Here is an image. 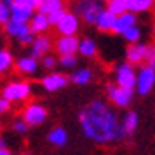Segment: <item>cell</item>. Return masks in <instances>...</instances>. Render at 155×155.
I'll return each mask as SVG.
<instances>
[{
	"instance_id": "6da1fadb",
	"label": "cell",
	"mask_w": 155,
	"mask_h": 155,
	"mask_svg": "<svg viewBox=\"0 0 155 155\" xmlns=\"http://www.w3.org/2000/svg\"><path fill=\"white\" fill-rule=\"evenodd\" d=\"M78 126L85 138L96 145H113L126 140V133L115 108L101 99L87 103L78 112Z\"/></svg>"
},
{
	"instance_id": "7a4b0ae2",
	"label": "cell",
	"mask_w": 155,
	"mask_h": 155,
	"mask_svg": "<svg viewBox=\"0 0 155 155\" xmlns=\"http://www.w3.org/2000/svg\"><path fill=\"white\" fill-rule=\"evenodd\" d=\"M33 94V85L31 82L25 80V78H19V80H11L7 84L0 89V96L9 101L11 105L12 103H25L28 101Z\"/></svg>"
},
{
	"instance_id": "3957f363",
	"label": "cell",
	"mask_w": 155,
	"mask_h": 155,
	"mask_svg": "<svg viewBox=\"0 0 155 155\" xmlns=\"http://www.w3.org/2000/svg\"><path fill=\"white\" fill-rule=\"evenodd\" d=\"M49 117V112H47V108L42 105V103H26V105L23 106L21 110V117L19 119L26 124L28 127H35V126H42L44 122L47 120Z\"/></svg>"
},
{
	"instance_id": "277c9868",
	"label": "cell",
	"mask_w": 155,
	"mask_h": 155,
	"mask_svg": "<svg viewBox=\"0 0 155 155\" xmlns=\"http://www.w3.org/2000/svg\"><path fill=\"white\" fill-rule=\"evenodd\" d=\"M101 9L103 5L98 4V2H85V0H77L75 4H73V14L77 16L78 19H82L85 25H89V26H94V23H96V18L98 14L101 12Z\"/></svg>"
},
{
	"instance_id": "5b68a950",
	"label": "cell",
	"mask_w": 155,
	"mask_h": 155,
	"mask_svg": "<svg viewBox=\"0 0 155 155\" xmlns=\"http://www.w3.org/2000/svg\"><path fill=\"white\" fill-rule=\"evenodd\" d=\"M153 85H155V66L143 64L140 70L136 71L134 92H138L140 96H148L153 91Z\"/></svg>"
},
{
	"instance_id": "8992f818",
	"label": "cell",
	"mask_w": 155,
	"mask_h": 155,
	"mask_svg": "<svg viewBox=\"0 0 155 155\" xmlns=\"http://www.w3.org/2000/svg\"><path fill=\"white\" fill-rule=\"evenodd\" d=\"M134 89H126V87H119L113 82L106 84V96L110 99L115 108H127V106L133 103L134 99Z\"/></svg>"
},
{
	"instance_id": "52a82bcc",
	"label": "cell",
	"mask_w": 155,
	"mask_h": 155,
	"mask_svg": "<svg viewBox=\"0 0 155 155\" xmlns=\"http://www.w3.org/2000/svg\"><path fill=\"white\" fill-rule=\"evenodd\" d=\"M113 75H115V82H113L115 85L126 87V89H134V85H136V66L122 61L115 66Z\"/></svg>"
},
{
	"instance_id": "ba28073f",
	"label": "cell",
	"mask_w": 155,
	"mask_h": 155,
	"mask_svg": "<svg viewBox=\"0 0 155 155\" xmlns=\"http://www.w3.org/2000/svg\"><path fill=\"white\" fill-rule=\"evenodd\" d=\"M68 84H70L68 75L63 73V71H56V70L47 73V75H44V77L40 78V85H42L44 91H47V92L63 91Z\"/></svg>"
},
{
	"instance_id": "9c48e42d",
	"label": "cell",
	"mask_w": 155,
	"mask_h": 155,
	"mask_svg": "<svg viewBox=\"0 0 155 155\" xmlns=\"http://www.w3.org/2000/svg\"><path fill=\"white\" fill-rule=\"evenodd\" d=\"M56 30L59 31V37H73L78 33L80 30V19L73 14L71 11H66L63 18L58 21Z\"/></svg>"
},
{
	"instance_id": "30bf717a",
	"label": "cell",
	"mask_w": 155,
	"mask_h": 155,
	"mask_svg": "<svg viewBox=\"0 0 155 155\" xmlns=\"http://www.w3.org/2000/svg\"><path fill=\"white\" fill-rule=\"evenodd\" d=\"M78 38L77 35L73 37H58L56 40L52 42V47L58 52V56H77V49H78Z\"/></svg>"
},
{
	"instance_id": "8fae6325",
	"label": "cell",
	"mask_w": 155,
	"mask_h": 155,
	"mask_svg": "<svg viewBox=\"0 0 155 155\" xmlns=\"http://www.w3.org/2000/svg\"><path fill=\"white\" fill-rule=\"evenodd\" d=\"M28 49H30L28 56H31L33 59L38 61V59H42L44 56H47L51 52V49H52V38L49 35H37Z\"/></svg>"
},
{
	"instance_id": "7c38bea8",
	"label": "cell",
	"mask_w": 155,
	"mask_h": 155,
	"mask_svg": "<svg viewBox=\"0 0 155 155\" xmlns=\"http://www.w3.org/2000/svg\"><path fill=\"white\" fill-rule=\"evenodd\" d=\"M14 68L21 77H35L40 64H38L37 59L25 54V56H19L18 59H14Z\"/></svg>"
},
{
	"instance_id": "4fadbf2b",
	"label": "cell",
	"mask_w": 155,
	"mask_h": 155,
	"mask_svg": "<svg viewBox=\"0 0 155 155\" xmlns=\"http://www.w3.org/2000/svg\"><path fill=\"white\" fill-rule=\"evenodd\" d=\"M147 51H148V44L138 42V44H131L126 47V63L133 64H141L147 58Z\"/></svg>"
},
{
	"instance_id": "5bb4252c",
	"label": "cell",
	"mask_w": 155,
	"mask_h": 155,
	"mask_svg": "<svg viewBox=\"0 0 155 155\" xmlns=\"http://www.w3.org/2000/svg\"><path fill=\"white\" fill-rule=\"evenodd\" d=\"M138 25V16L133 14V12H124L115 18V23H113L112 33H117V35H124L127 30H131L133 26Z\"/></svg>"
},
{
	"instance_id": "9a60e30c",
	"label": "cell",
	"mask_w": 155,
	"mask_h": 155,
	"mask_svg": "<svg viewBox=\"0 0 155 155\" xmlns=\"http://www.w3.org/2000/svg\"><path fill=\"white\" fill-rule=\"evenodd\" d=\"M71 84L78 85V87H84V85L91 84L94 80V70L89 68V66H80V68H75L71 71V75L68 77Z\"/></svg>"
},
{
	"instance_id": "2e32d148",
	"label": "cell",
	"mask_w": 155,
	"mask_h": 155,
	"mask_svg": "<svg viewBox=\"0 0 155 155\" xmlns=\"http://www.w3.org/2000/svg\"><path fill=\"white\" fill-rule=\"evenodd\" d=\"M77 56H82L84 59H92L98 56V44L91 37H82L78 40V49Z\"/></svg>"
},
{
	"instance_id": "e0dca14e",
	"label": "cell",
	"mask_w": 155,
	"mask_h": 155,
	"mask_svg": "<svg viewBox=\"0 0 155 155\" xmlns=\"http://www.w3.org/2000/svg\"><path fill=\"white\" fill-rule=\"evenodd\" d=\"M28 28L35 37L37 35H47V31H49V28H51L49 21H47V16L35 12V14L31 16V19L28 21Z\"/></svg>"
},
{
	"instance_id": "ac0fdd59",
	"label": "cell",
	"mask_w": 155,
	"mask_h": 155,
	"mask_svg": "<svg viewBox=\"0 0 155 155\" xmlns=\"http://www.w3.org/2000/svg\"><path fill=\"white\" fill-rule=\"evenodd\" d=\"M61 9H66L64 0H38L35 12L49 16L51 12H56V11H61Z\"/></svg>"
},
{
	"instance_id": "d6986e66",
	"label": "cell",
	"mask_w": 155,
	"mask_h": 155,
	"mask_svg": "<svg viewBox=\"0 0 155 155\" xmlns=\"http://www.w3.org/2000/svg\"><path fill=\"white\" fill-rule=\"evenodd\" d=\"M126 2L127 12H133V14H145L150 12L153 9V2L155 0H124Z\"/></svg>"
},
{
	"instance_id": "ffe728a7",
	"label": "cell",
	"mask_w": 155,
	"mask_h": 155,
	"mask_svg": "<svg viewBox=\"0 0 155 155\" xmlns=\"http://www.w3.org/2000/svg\"><path fill=\"white\" fill-rule=\"evenodd\" d=\"M33 14H35L33 9L23 7V5H18V4H12V5H11V19H12V21L28 25V21L31 19Z\"/></svg>"
},
{
	"instance_id": "44dd1931",
	"label": "cell",
	"mask_w": 155,
	"mask_h": 155,
	"mask_svg": "<svg viewBox=\"0 0 155 155\" xmlns=\"http://www.w3.org/2000/svg\"><path fill=\"white\" fill-rule=\"evenodd\" d=\"M113 23H115V16H112L108 11H105V7H103L101 12L98 14V18H96L94 26H96L98 31H101V33H110L112 28H113Z\"/></svg>"
},
{
	"instance_id": "7402d4cb",
	"label": "cell",
	"mask_w": 155,
	"mask_h": 155,
	"mask_svg": "<svg viewBox=\"0 0 155 155\" xmlns=\"http://www.w3.org/2000/svg\"><path fill=\"white\" fill-rule=\"evenodd\" d=\"M120 124H122V129H124L126 136H133L136 133V129H138V124H140V115H138V112L129 110L124 115V119L120 120Z\"/></svg>"
},
{
	"instance_id": "603a6c76",
	"label": "cell",
	"mask_w": 155,
	"mask_h": 155,
	"mask_svg": "<svg viewBox=\"0 0 155 155\" xmlns=\"http://www.w3.org/2000/svg\"><path fill=\"white\" fill-rule=\"evenodd\" d=\"M47 141L52 147H58V148L64 147L68 143V133H66V129L64 127H54V129H51V133L47 134Z\"/></svg>"
},
{
	"instance_id": "cb8c5ba5",
	"label": "cell",
	"mask_w": 155,
	"mask_h": 155,
	"mask_svg": "<svg viewBox=\"0 0 155 155\" xmlns=\"http://www.w3.org/2000/svg\"><path fill=\"white\" fill-rule=\"evenodd\" d=\"M28 31H30L28 25H23V23L12 21V19H9V21L4 25V33H5L7 37H12V38H19L21 35L28 33Z\"/></svg>"
},
{
	"instance_id": "d4e9b609",
	"label": "cell",
	"mask_w": 155,
	"mask_h": 155,
	"mask_svg": "<svg viewBox=\"0 0 155 155\" xmlns=\"http://www.w3.org/2000/svg\"><path fill=\"white\" fill-rule=\"evenodd\" d=\"M14 66V56L12 52L5 47H0V75L7 73L11 68Z\"/></svg>"
},
{
	"instance_id": "484cf974",
	"label": "cell",
	"mask_w": 155,
	"mask_h": 155,
	"mask_svg": "<svg viewBox=\"0 0 155 155\" xmlns=\"http://www.w3.org/2000/svg\"><path fill=\"white\" fill-rule=\"evenodd\" d=\"M105 11H108L112 16H120L124 14V12H127V7H126V2L124 0H110L108 4H106Z\"/></svg>"
},
{
	"instance_id": "4316f807",
	"label": "cell",
	"mask_w": 155,
	"mask_h": 155,
	"mask_svg": "<svg viewBox=\"0 0 155 155\" xmlns=\"http://www.w3.org/2000/svg\"><path fill=\"white\" fill-rule=\"evenodd\" d=\"M124 40H126L129 45L131 44H138V42H141V37H143V30H141V26L140 25H136V26H133L131 30H127L126 33H124Z\"/></svg>"
},
{
	"instance_id": "83f0119b",
	"label": "cell",
	"mask_w": 155,
	"mask_h": 155,
	"mask_svg": "<svg viewBox=\"0 0 155 155\" xmlns=\"http://www.w3.org/2000/svg\"><path fill=\"white\" fill-rule=\"evenodd\" d=\"M58 64L63 70L73 71L75 68H78V56H61L58 58Z\"/></svg>"
},
{
	"instance_id": "f1b7e54d",
	"label": "cell",
	"mask_w": 155,
	"mask_h": 155,
	"mask_svg": "<svg viewBox=\"0 0 155 155\" xmlns=\"http://www.w3.org/2000/svg\"><path fill=\"white\" fill-rule=\"evenodd\" d=\"M38 64H42L44 70L47 71H54L58 66V58H54L52 54H47V56H44L40 61H38Z\"/></svg>"
},
{
	"instance_id": "f546056e",
	"label": "cell",
	"mask_w": 155,
	"mask_h": 155,
	"mask_svg": "<svg viewBox=\"0 0 155 155\" xmlns=\"http://www.w3.org/2000/svg\"><path fill=\"white\" fill-rule=\"evenodd\" d=\"M9 19H11V7H9V5H5V4L0 0V25L4 26Z\"/></svg>"
},
{
	"instance_id": "4dcf8cb0",
	"label": "cell",
	"mask_w": 155,
	"mask_h": 155,
	"mask_svg": "<svg viewBox=\"0 0 155 155\" xmlns=\"http://www.w3.org/2000/svg\"><path fill=\"white\" fill-rule=\"evenodd\" d=\"M12 131L18 133V134H26L30 131V127L26 126L21 119H16V120H12Z\"/></svg>"
},
{
	"instance_id": "1f68e13d",
	"label": "cell",
	"mask_w": 155,
	"mask_h": 155,
	"mask_svg": "<svg viewBox=\"0 0 155 155\" xmlns=\"http://www.w3.org/2000/svg\"><path fill=\"white\" fill-rule=\"evenodd\" d=\"M66 12V9H61V11H56V12H51L49 16H47V21H49V26H56L58 21L63 18V14Z\"/></svg>"
},
{
	"instance_id": "d6a6232c",
	"label": "cell",
	"mask_w": 155,
	"mask_h": 155,
	"mask_svg": "<svg viewBox=\"0 0 155 155\" xmlns=\"http://www.w3.org/2000/svg\"><path fill=\"white\" fill-rule=\"evenodd\" d=\"M33 38H35V35H33L31 31H28V33L21 35L19 38H16V40H18V44H19V45H23V47H30V45H31V42H33Z\"/></svg>"
},
{
	"instance_id": "836d02e7",
	"label": "cell",
	"mask_w": 155,
	"mask_h": 155,
	"mask_svg": "<svg viewBox=\"0 0 155 155\" xmlns=\"http://www.w3.org/2000/svg\"><path fill=\"white\" fill-rule=\"evenodd\" d=\"M12 4H18V5H23V7H28L35 11L38 0H12Z\"/></svg>"
},
{
	"instance_id": "e575fe53",
	"label": "cell",
	"mask_w": 155,
	"mask_h": 155,
	"mask_svg": "<svg viewBox=\"0 0 155 155\" xmlns=\"http://www.w3.org/2000/svg\"><path fill=\"white\" fill-rule=\"evenodd\" d=\"M145 61H147V64H150V66H155V47L152 45H148V51H147V58H145Z\"/></svg>"
},
{
	"instance_id": "d590c367",
	"label": "cell",
	"mask_w": 155,
	"mask_h": 155,
	"mask_svg": "<svg viewBox=\"0 0 155 155\" xmlns=\"http://www.w3.org/2000/svg\"><path fill=\"white\" fill-rule=\"evenodd\" d=\"M11 108H12V105L0 96V115H5V113H9V112H11Z\"/></svg>"
},
{
	"instance_id": "8d00e7d4",
	"label": "cell",
	"mask_w": 155,
	"mask_h": 155,
	"mask_svg": "<svg viewBox=\"0 0 155 155\" xmlns=\"http://www.w3.org/2000/svg\"><path fill=\"white\" fill-rule=\"evenodd\" d=\"M2 150H9L7 148V140H5L4 136H0V152H2Z\"/></svg>"
},
{
	"instance_id": "74e56055",
	"label": "cell",
	"mask_w": 155,
	"mask_h": 155,
	"mask_svg": "<svg viewBox=\"0 0 155 155\" xmlns=\"http://www.w3.org/2000/svg\"><path fill=\"white\" fill-rule=\"evenodd\" d=\"M0 155H12V152H11V150H2Z\"/></svg>"
},
{
	"instance_id": "f35d334b",
	"label": "cell",
	"mask_w": 155,
	"mask_h": 155,
	"mask_svg": "<svg viewBox=\"0 0 155 155\" xmlns=\"http://www.w3.org/2000/svg\"><path fill=\"white\" fill-rule=\"evenodd\" d=\"M96 2H98V4H101V5H103V4H108L110 0H96Z\"/></svg>"
},
{
	"instance_id": "ab89813d",
	"label": "cell",
	"mask_w": 155,
	"mask_h": 155,
	"mask_svg": "<svg viewBox=\"0 0 155 155\" xmlns=\"http://www.w3.org/2000/svg\"><path fill=\"white\" fill-rule=\"evenodd\" d=\"M18 155H33V153H28V152H23V153H18Z\"/></svg>"
},
{
	"instance_id": "60d3db41",
	"label": "cell",
	"mask_w": 155,
	"mask_h": 155,
	"mask_svg": "<svg viewBox=\"0 0 155 155\" xmlns=\"http://www.w3.org/2000/svg\"><path fill=\"white\" fill-rule=\"evenodd\" d=\"M85 2H96V0H85Z\"/></svg>"
},
{
	"instance_id": "b9f144b4",
	"label": "cell",
	"mask_w": 155,
	"mask_h": 155,
	"mask_svg": "<svg viewBox=\"0 0 155 155\" xmlns=\"http://www.w3.org/2000/svg\"><path fill=\"white\" fill-rule=\"evenodd\" d=\"M0 47H2V44H0Z\"/></svg>"
},
{
	"instance_id": "7bdbcfd3",
	"label": "cell",
	"mask_w": 155,
	"mask_h": 155,
	"mask_svg": "<svg viewBox=\"0 0 155 155\" xmlns=\"http://www.w3.org/2000/svg\"><path fill=\"white\" fill-rule=\"evenodd\" d=\"M0 129H2V127H0Z\"/></svg>"
}]
</instances>
